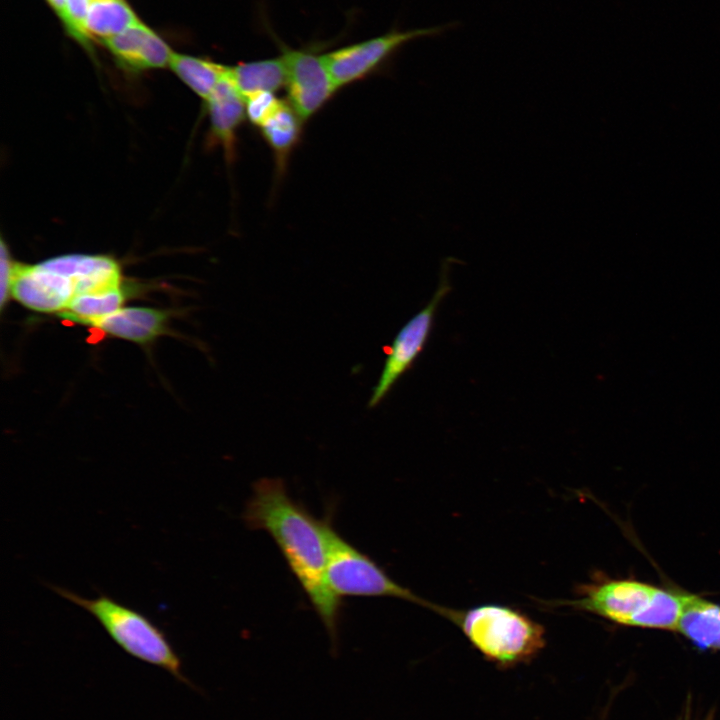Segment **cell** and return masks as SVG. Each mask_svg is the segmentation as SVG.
Segmentation results:
<instances>
[{"instance_id":"6da1fadb","label":"cell","mask_w":720,"mask_h":720,"mask_svg":"<svg viewBox=\"0 0 720 720\" xmlns=\"http://www.w3.org/2000/svg\"><path fill=\"white\" fill-rule=\"evenodd\" d=\"M242 518L248 528L273 538L337 647L342 602L327 581L330 522L315 518L276 478L255 482Z\"/></svg>"},{"instance_id":"7a4b0ae2","label":"cell","mask_w":720,"mask_h":720,"mask_svg":"<svg viewBox=\"0 0 720 720\" xmlns=\"http://www.w3.org/2000/svg\"><path fill=\"white\" fill-rule=\"evenodd\" d=\"M121 285V269L113 258L67 254L37 264L13 262L10 293L31 310L59 314L78 295Z\"/></svg>"},{"instance_id":"3957f363","label":"cell","mask_w":720,"mask_h":720,"mask_svg":"<svg viewBox=\"0 0 720 720\" xmlns=\"http://www.w3.org/2000/svg\"><path fill=\"white\" fill-rule=\"evenodd\" d=\"M452 622L483 658L500 669L529 663L546 646L544 626L505 605L458 610Z\"/></svg>"},{"instance_id":"277c9868","label":"cell","mask_w":720,"mask_h":720,"mask_svg":"<svg viewBox=\"0 0 720 720\" xmlns=\"http://www.w3.org/2000/svg\"><path fill=\"white\" fill-rule=\"evenodd\" d=\"M50 588L91 614L124 652L192 686L183 674L182 662L167 636L146 615L105 594L85 598L60 586L51 585Z\"/></svg>"},{"instance_id":"5b68a950","label":"cell","mask_w":720,"mask_h":720,"mask_svg":"<svg viewBox=\"0 0 720 720\" xmlns=\"http://www.w3.org/2000/svg\"><path fill=\"white\" fill-rule=\"evenodd\" d=\"M327 581L339 598L393 597L428 608L448 620L455 613L454 609L431 603L394 581L373 559L347 542L332 526L328 538Z\"/></svg>"},{"instance_id":"8992f818","label":"cell","mask_w":720,"mask_h":720,"mask_svg":"<svg viewBox=\"0 0 720 720\" xmlns=\"http://www.w3.org/2000/svg\"><path fill=\"white\" fill-rule=\"evenodd\" d=\"M660 590V587L633 579L597 577L578 585L575 598L549 601L548 604L592 613L618 625L650 628Z\"/></svg>"},{"instance_id":"52a82bcc","label":"cell","mask_w":720,"mask_h":720,"mask_svg":"<svg viewBox=\"0 0 720 720\" xmlns=\"http://www.w3.org/2000/svg\"><path fill=\"white\" fill-rule=\"evenodd\" d=\"M457 26L458 22H449L407 30L393 27L384 34L324 54L325 62L336 86L340 88L366 78L390 61L406 44L420 38L439 37Z\"/></svg>"},{"instance_id":"ba28073f","label":"cell","mask_w":720,"mask_h":720,"mask_svg":"<svg viewBox=\"0 0 720 720\" xmlns=\"http://www.w3.org/2000/svg\"><path fill=\"white\" fill-rule=\"evenodd\" d=\"M449 260L450 258L442 264L440 281L431 299L403 325L389 346L383 368L368 401L369 408L376 407L385 399L425 348L438 307L451 290Z\"/></svg>"},{"instance_id":"9c48e42d","label":"cell","mask_w":720,"mask_h":720,"mask_svg":"<svg viewBox=\"0 0 720 720\" xmlns=\"http://www.w3.org/2000/svg\"><path fill=\"white\" fill-rule=\"evenodd\" d=\"M286 68L288 102L306 120L335 94L336 86L324 54L314 48L293 49L275 38Z\"/></svg>"},{"instance_id":"30bf717a","label":"cell","mask_w":720,"mask_h":720,"mask_svg":"<svg viewBox=\"0 0 720 720\" xmlns=\"http://www.w3.org/2000/svg\"><path fill=\"white\" fill-rule=\"evenodd\" d=\"M101 42L122 67L131 71L166 67L173 54L169 46L141 22Z\"/></svg>"},{"instance_id":"8fae6325","label":"cell","mask_w":720,"mask_h":720,"mask_svg":"<svg viewBox=\"0 0 720 720\" xmlns=\"http://www.w3.org/2000/svg\"><path fill=\"white\" fill-rule=\"evenodd\" d=\"M211 131L228 159H233L237 130L246 116L245 100L228 76L227 66L223 77L205 101Z\"/></svg>"},{"instance_id":"7c38bea8","label":"cell","mask_w":720,"mask_h":720,"mask_svg":"<svg viewBox=\"0 0 720 720\" xmlns=\"http://www.w3.org/2000/svg\"><path fill=\"white\" fill-rule=\"evenodd\" d=\"M168 314L149 307H121L118 310L92 321L89 326L104 333L145 344L153 341L166 331Z\"/></svg>"},{"instance_id":"4fadbf2b","label":"cell","mask_w":720,"mask_h":720,"mask_svg":"<svg viewBox=\"0 0 720 720\" xmlns=\"http://www.w3.org/2000/svg\"><path fill=\"white\" fill-rule=\"evenodd\" d=\"M681 614L676 631L702 650H720V605L680 591Z\"/></svg>"},{"instance_id":"5bb4252c","label":"cell","mask_w":720,"mask_h":720,"mask_svg":"<svg viewBox=\"0 0 720 720\" xmlns=\"http://www.w3.org/2000/svg\"><path fill=\"white\" fill-rule=\"evenodd\" d=\"M227 73L246 98L258 92H275L286 86V68L281 56L227 66Z\"/></svg>"},{"instance_id":"9a60e30c","label":"cell","mask_w":720,"mask_h":720,"mask_svg":"<svg viewBox=\"0 0 720 720\" xmlns=\"http://www.w3.org/2000/svg\"><path fill=\"white\" fill-rule=\"evenodd\" d=\"M303 119L289 102L281 101L277 109L259 127L264 140L274 153L280 170L286 167L290 153L296 146Z\"/></svg>"},{"instance_id":"2e32d148","label":"cell","mask_w":720,"mask_h":720,"mask_svg":"<svg viewBox=\"0 0 720 720\" xmlns=\"http://www.w3.org/2000/svg\"><path fill=\"white\" fill-rule=\"evenodd\" d=\"M139 22L125 0H91L85 31L88 39L96 38L102 41Z\"/></svg>"},{"instance_id":"e0dca14e","label":"cell","mask_w":720,"mask_h":720,"mask_svg":"<svg viewBox=\"0 0 720 720\" xmlns=\"http://www.w3.org/2000/svg\"><path fill=\"white\" fill-rule=\"evenodd\" d=\"M168 66L204 101L211 95L226 71V66L209 59L175 52Z\"/></svg>"},{"instance_id":"ac0fdd59","label":"cell","mask_w":720,"mask_h":720,"mask_svg":"<svg viewBox=\"0 0 720 720\" xmlns=\"http://www.w3.org/2000/svg\"><path fill=\"white\" fill-rule=\"evenodd\" d=\"M126 294L122 287L82 294L74 297L58 315L64 319L89 325L92 321L123 307Z\"/></svg>"},{"instance_id":"d6986e66","label":"cell","mask_w":720,"mask_h":720,"mask_svg":"<svg viewBox=\"0 0 720 720\" xmlns=\"http://www.w3.org/2000/svg\"><path fill=\"white\" fill-rule=\"evenodd\" d=\"M91 0H64V12L61 18L67 32L84 47L89 44L85 31V22Z\"/></svg>"},{"instance_id":"ffe728a7","label":"cell","mask_w":720,"mask_h":720,"mask_svg":"<svg viewBox=\"0 0 720 720\" xmlns=\"http://www.w3.org/2000/svg\"><path fill=\"white\" fill-rule=\"evenodd\" d=\"M244 100L246 117L257 127L271 116L282 101L273 92H258Z\"/></svg>"},{"instance_id":"44dd1931","label":"cell","mask_w":720,"mask_h":720,"mask_svg":"<svg viewBox=\"0 0 720 720\" xmlns=\"http://www.w3.org/2000/svg\"><path fill=\"white\" fill-rule=\"evenodd\" d=\"M0 304L1 308H3L6 304V301L8 300L10 293V287H11V278H12V267H13V261L10 258L9 251L5 247L4 242L2 241V247H1V264H0Z\"/></svg>"},{"instance_id":"7402d4cb","label":"cell","mask_w":720,"mask_h":720,"mask_svg":"<svg viewBox=\"0 0 720 720\" xmlns=\"http://www.w3.org/2000/svg\"><path fill=\"white\" fill-rule=\"evenodd\" d=\"M50 6L54 9L59 18L62 17L64 12V0H47Z\"/></svg>"}]
</instances>
